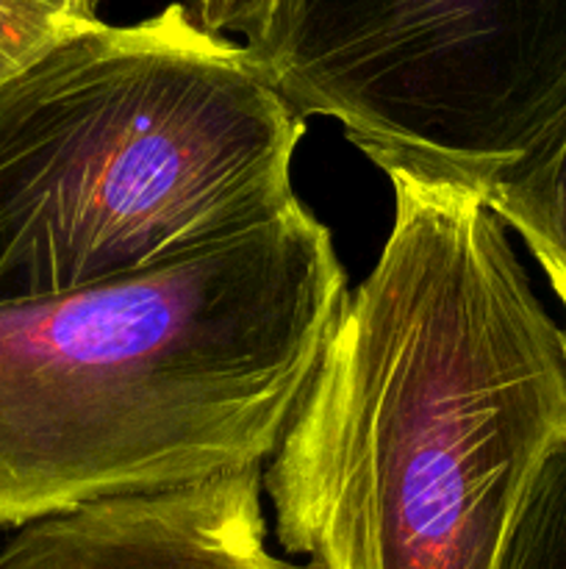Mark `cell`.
Segmentation results:
<instances>
[{"label": "cell", "mask_w": 566, "mask_h": 569, "mask_svg": "<svg viewBox=\"0 0 566 569\" xmlns=\"http://www.w3.org/2000/svg\"><path fill=\"white\" fill-rule=\"evenodd\" d=\"M388 181L386 244L261 487L314 569H497L566 437V337L481 194Z\"/></svg>", "instance_id": "cell-1"}, {"label": "cell", "mask_w": 566, "mask_h": 569, "mask_svg": "<svg viewBox=\"0 0 566 569\" xmlns=\"http://www.w3.org/2000/svg\"><path fill=\"white\" fill-rule=\"evenodd\" d=\"M83 26L70 0H0V89Z\"/></svg>", "instance_id": "cell-8"}, {"label": "cell", "mask_w": 566, "mask_h": 569, "mask_svg": "<svg viewBox=\"0 0 566 569\" xmlns=\"http://www.w3.org/2000/svg\"><path fill=\"white\" fill-rule=\"evenodd\" d=\"M483 200L503 226L519 233L566 306V106L536 142L494 178Z\"/></svg>", "instance_id": "cell-6"}, {"label": "cell", "mask_w": 566, "mask_h": 569, "mask_svg": "<svg viewBox=\"0 0 566 569\" xmlns=\"http://www.w3.org/2000/svg\"><path fill=\"white\" fill-rule=\"evenodd\" d=\"M347 292L297 200L114 281L0 303V526L270 461Z\"/></svg>", "instance_id": "cell-2"}, {"label": "cell", "mask_w": 566, "mask_h": 569, "mask_svg": "<svg viewBox=\"0 0 566 569\" xmlns=\"http://www.w3.org/2000/svg\"><path fill=\"white\" fill-rule=\"evenodd\" d=\"M305 117L178 0L98 20L0 89V303L172 259L297 203Z\"/></svg>", "instance_id": "cell-3"}, {"label": "cell", "mask_w": 566, "mask_h": 569, "mask_svg": "<svg viewBox=\"0 0 566 569\" xmlns=\"http://www.w3.org/2000/svg\"><path fill=\"white\" fill-rule=\"evenodd\" d=\"M186 9L189 20L205 33L228 37L242 33L250 39L264 17L266 0H178Z\"/></svg>", "instance_id": "cell-9"}, {"label": "cell", "mask_w": 566, "mask_h": 569, "mask_svg": "<svg viewBox=\"0 0 566 569\" xmlns=\"http://www.w3.org/2000/svg\"><path fill=\"white\" fill-rule=\"evenodd\" d=\"M70 6L78 11V14L83 17V20H89V22L98 20L100 0H70Z\"/></svg>", "instance_id": "cell-10"}, {"label": "cell", "mask_w": 566, "mask_h": 569, "mask_svg": "<svg viewBox=\"0 0 566 569\" xmlns=\"http://www.w3.org/2000/svg\"><path fill=\"white\" fill-rule=\"evenodd\" d=\"M0 569H314L266 548L261 467L22 526Z\"/></svg>", "instance_id": "cell-5"}, {"label": "cell", "mask_w": 566, "mask_h": 569, "mask_svg": "<svg viewBox=\"0 0 566 569\" xmlns=\"http://www.w3.org/2000/svg\"><path fill=\"white\" fill-rule=\"evenodd\" d=\"M244 48L386 178L481 198L566 106V0H266Z\"/></svg>", "instance_id": "cell-4"}, {"label": "cell", "mask_w": 566, "mask_h": 569, "mask_svg": "<svg viewBox=\"0 0 566 569\" xmlns=\"http://www.w3.org/2000/svg\"><path fill=\"white\" fill-rule=\"evenodd\" d=\"M497 569H566V437L533 478Z\"/></svg>", "instance_id": "cell-7"}, {"label": "cell", "mask_w": 566, "mask_h": 569, "mask_svg": "<svg viewBox=\"0 0 566 569\" xmlns=\"http://www.w3.org/2000/svg\"><path fill=\"white\" fill-rule=\"evenodd\" d=\"M564 337H566V331H564Z\"/></svg>", "instance_id": "cell-11"}]
</instances>
